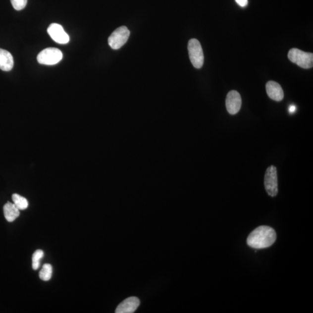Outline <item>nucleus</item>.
I'll list each match as a JSON object with an SVG mask.
<instances>
[{"instance_id": "1", "label": "nucleus", "mask_w": 313, "mask_h": 313, "mask_svg": "<svg viewBox=\"0 0 313 313\" xmlns=\"http://www.w3.org/2000/svg\"><path fill=\"white\" fill-rule=\"evenodd\" d=\"M276 238V233L273 228L261 226L252 231L248 237L247 244L255 249H263L271 246Z\"/></svg>"}, {"instance_id": "2", "label": "nucleus", "mask_w": 313, "mask_h": 313, "mask_svg": "<svg viewBox=\"0 0 313 313\" xmlns=\"http://www.w3.org/2000/svg\"><path fill=\"white\" fill-rule=\"evenodd\" d=\"M288 57L292 63L297 64L303 69H311L313 66V54L306 52L297 49L289 51Z\"/></svg>"}, {"instance_id": "3", "label": "nucleus", "mask_w": 313, "mask_h": 313, "mask_svg": "<svg viewBox=\"0 0 313 313\" xmlns=\"http://www.w3.org/2000/svg\"><path fill=\"white\" fill-rule=\"evenodd\" d=\"M188 51L190 61L196 69H200L203 66L204 56L202 47L199 40L191 39L188 44Z\"/></svg>"}, {"instance_id": "4", "label": "nucleus", "mask_w": 313, "mask_h": 313, "mask_svg": "<svg viewBox=\"0 0 313 313\" xmlns=\"http://www.w3.org/2000/svg\"><path fill=\"white\" fill-rule=\"evenodd\" d=\"M63 58L62 51L55 48H49L40 52L37 59L40 64L53 65L58 63Z\"/></svg>"}, {"instance_id": "5", "label": "nucleus", "mask_w": 313, "mask_h": 313, "mask_svg": "<svg viewBox=\"0 0 313 313\" xmlns=\"http://www.w3.org/2000/svg\"><path fill=\"white\" fill-rule=\"evenodd\" d=\"M130 32L127 27L124 26L120 27L112 33L108 37V45L113 50H118L127 42Z\"/></svg>"}, {"instance_id": "6", "label": "nucleus", "mask_w": 313, "mask_h": 313, "mask_svg": "<svg viewBox=\"0 0 313 313\" xmlns=\"http://www.w3.org/2000/svg\"><path fill=\"white\" fill-rule=\"evenodd\" d=\"M264 187L268 195L276 196L278 192L277 168L274 165L268 167L265 173Z\"/></svg>"}, {"instance_id": "7", "label": "nucleus", "mask_w": 313, "mask_h": 313, "mask_svg": "<svg viewBox=\"0 0 313 313\" xmlns=\"http://www.w3.org/2000/svg\"><path fill=\"white\" fill-rule=\"evenodd\" d=\"M47 31L51 38L57 43L65 44L69 42V36L64 32L63 27L59 24H51Z\"/></svg>"}, {"instance_id": "8", "label": "nucleus", "mask_w": 313, "mask_h": 313, "mask_svg": "<svg viewBox=\"0 0 313 313\" xmlns=\"http://www.w3.org/2000/svg\"><path fill=\"white\" fill-rule=\"evenodd\" d=\"M242 104L240 95L236 91H231L228 93L226 100L227 110L230 114L234 115L239 112Z\"/></svg>"}, {"instance_id": "9", "label": "nucleus", "mask_w": 313, "mask_h": 313, "mask_svg": "<svg viewBox=\"0 0 313 313\" xmlns=\"http://www.w3.org/2000/svg\"><path fill=\"white\" fill-rule=\"evenodd\" d=\"M140 305V301L137 297L126 299L117 306L116 313H132L135 312Z\"/></svg>"}, {"instance_id": "10", "label": "nucleus", "mask_w": 313, "mask_h": 313, "mask_svg": "<svg viewBox=\"0 0 313 313\" xmlns=\"http://www.w3.org/2000/svg\"><path fill=\"white\" fill-rule=\"evenodd\" d=\"M266 89L268 97L271 100L277 102L283 100L284 91L278 83L273 81H268L266 84Z\"/></svg>"}, {"instance_id": "11", "label": "nucleus", "mask_w": 313, "mask_h": 313, "mask_svg": "<svg viewBox=\"0 0 313 313\" xmlns=\"http://www.w3.org/2000/svg\"><path fill=\"white\" fill-rule=\"evenodd\" d=\"M13 56L8 51L0 49V69L9 71L13 67Z\"/></svg>"}, {"instance_id": "12", "label": "nucleus", "mask_w": 313, "mask_h": 313, "mask_svg": "<svg viewBox=\"0 0 313 313\" xmlns=\"http://www.w3.org/2000/svg\"><path fill=\"white\" fill-rule=\"evenodd\" d=\"M4 216L9 222H12L20 215L19 209H17L14 204L8 202L5 204L4 208Z\"/></svg>"}, {"instance_id": "13", "label": "nucleus", "mask_w": 313, "mask_h": 313, "mask_svg": "<svg viewBox=\"0 0 313 313\" xmlns=\"http://www.w3.org/2000/svg\"><path fill=\"white\" fill-rule=\"evenodd\" d=\"M13 204L19 210L26 209L28 207L29 203L28 200L18 194H13L12 196Z\"/></svg>"}, {"instance_id": "14", "label": "nucleus", "mask_w": 313, "mask_h": 313, "mask_svg": "<svg viewBox=\"0 0 313 313\" xmlns=\"http://www.w3.org/2000/svg\"><path fill=\"white\" fill-rule=\"evenodd\" d=\"M52 266L50 264H44L42 269L41 270L39 273L41 280L45 281H49L52 277Z\"/></svg>"}, {"instance_id": "15", "label": "nucleus", "mask_w": 313, "mask_h": 313, "mask_svg": "<svg viewBox=\"0 0 313 313\" xmlns=\"http://www.w3.org/2000/svg\"><path fill=\"white\" fill-rule=\"evenodd\" d=\"M44 252L42 250H38L33 254L32 257V267L33 270L39 269L40 266V261L44 257Z\"/></svg>"}, {"instance_id": "16", "label": "nucleus", "mask_w": 313, "mask_h": 313, "mask_svg": "<svg viewBox=\"0 0 313 313\" xmlns=\"http://www.w3.org/2000/svg\"><path fill=\"white\" fill-rule=\"evenodd\" d=\"M13 7L17 11H20L25 8L28 0H11Z\"/></svg>"}, {"instance_id": "17", "label": "nucleus", "mask_w": 313, "mask_h": 313, "mask_svg": "<svg viewBox=\"0 0 313 313\" xmlns=\"http://www.w3.org/2000/svg\"><path fill=\"white\" fill-rule=\"evenodd\" d=\"M236 2L241 7H245L248 5V0H236Z\"/></svg>"}, {"instance_id": "18", "label": "nucleus", "mask_w": 313, "mask_h": 313, "mask_svg": "<svg viewBox=\"0 0 313 313\" xmlns=\"http://www.w3.org/2000/svg\"><path fill=\"white\" fill-rule=\"evenodd\" d=\"M296 110H297V107H296L295 105H291L288 108V111L291 114H293L294 112H295Z\"/></svg>"}]
</instances>
